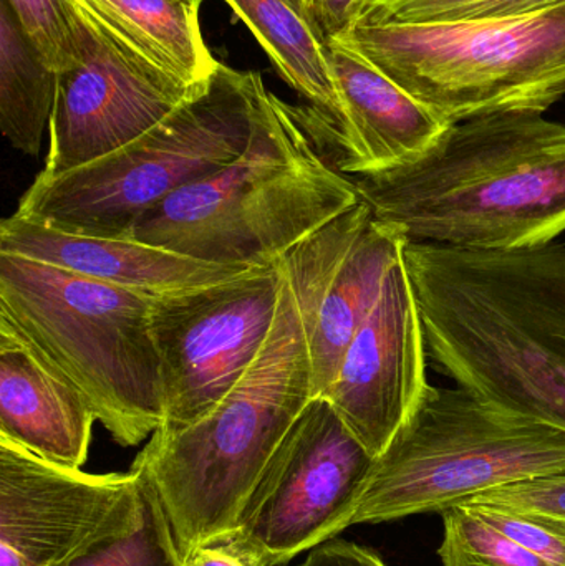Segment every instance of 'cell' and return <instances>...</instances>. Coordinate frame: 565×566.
Wrapping results in <instances>:
<instances>
[{
    "label": "cell",
    "mask_w": 565,
    "mask_h": 566,
    "mask_svg": "<svg viewBox=\"0 0 565 566\" xmlns=\"http://www.w3.org/2000/svg\"><path fill=\"white\" fill-rule=\"evenodd\" d=\"M435 371L565 431V244L474 251L408 242Z\"/></svg>",
    "instance_id": "cell-1"
},
{
    "label": "cell",
    "mask_w": 565,
    "mask_h": 566,
    "mask_svg": "<svg viewBox=\"0 0 565 566\" xmlns=\"http://www.w3.org/2000/svg\"><path fill=\"white\" fill-rule=\"evenodd\" d=\"M354 179L408 242L513 251L565 232V125L543 113L454 123L420 158Z\"/></svg>",
    "instance_id": "cell-2"
},
{
    "label": "cell",
    "mask_w": 565,
    "mask_h": 566,
    "mask_svg": "<svg viewBox=\"0 0 565 566\" xmlns=\"http://www.w3.org/2000/svg\"><path fill=\"white\" fill-rule=\"evenodd\" d=\"M311 399L307 336L284 275L274 325L238 385L195 424L155 432L133 462L158 497L185 565L199 547L234 535L269 459Z\"/></svg>",
    "instance_id": "cell-3"
},
{
    "label": "cell",
    "mask_w": 565,
    "mask_h": 566,
    "mask_svg": "<svg viewBox=\"0 0 565 566\" xmlns=\"http://www.w3.org/2000/svg\"><path fill=\"white\" fill-rule=\"evenodd\" d=\"M358 202L354 179L318 155L297 108L264 85L245 151L169 196L133 239L211 264L268 268Z\"/></svg>",
    "instance_id": "cell-4"
},
{
    "label": "cell",
    "mask_w": 565,
    "mask_h": 566,
    "mask_svg": "<svg viewBox=\"0 0 565 566\" xmlns=\"http://www.w3.org/2000/svg\"><path fill=\"white\" fill-rule=\"evenodd\" d=\"M0 322L82 391L123 448L163 424L148 293L0 252Z\"/></svg>",
    "instance_id": "cell-5"
},
{
    "label": "cell",
    "mask_w": 565,
    "mask_h": 566,
    "mask_svg": "<svg viewBox=\"0 0 565 566\" xmlns=\"http://www.w3.org/2000/svg\"><path fill=\"white\" fill-rule=\"evenodd\" d=\"M262 86L259 73L221 63L195 95L128 145L63 175L39 172L15 214L66 234L133 239L169 196L245 151Z\"/></svg>",
    "instance_id": "cell-6"
},
{
    "label": "cell",
    "mask_w": 565,
    "mask_h": 566,
    "mask_svg": "<svg viewBox=\"0 0 565 566\" xmlns=\"http://www.w3.org/2000/svg\"><path fill=\"white\" fill-rule=\"evenodd\" d=\"M331 42L448 125L494 113H544L565 96V3L483 22L355 23Z\"/></svg>",
    "instance_id": "cell-7"
},
{
    "label": "cell",
    "mask_w": 565,
    "mask_h": 566,
    "mask_svg": "<svg viewBox=\"0 0 565 566\" xmlns=\"http://www.w3.org/2000/svg\"><path fill=\"white\" fill-rule=\"evenodd\" d=\"M565 474V431L498 408L468 389L428 385L375 459L352 525L441 514L526 479Z\"/></svg>",
    "instance_id": "cell-8"
},
{
    "label": "cell",
    "mask_w": 565,
    "mask_h": 566,
    "mask_svg": "<svg viewBox=\"0 0 565 566\" xmlns=\"http://www.w3.org/2000/svg\"><path fill=\"white\" fill-rule=\"evenodd\" d=\"M282 283L278 262L226 281L151 295L165 406L156 434L195 424L238 385L271 333Z\"/></svg>",
    "instance_id": "cell-9"
},
{
    "label": "cell",
    "mask_w": 565,
    "mask_h": 566,
    "mask_svg": "<svg viewBox=\"0 0 565 566\" xmlns=\"http://www.w3.org/2000/svg\"><path fill=\"white\" fill-rule=\"evenodd\" d=\"M374 464V455L331 402L311 399L269 459L234 535L224 542L265 566H279L334 541L352 527Z\"/></svg>",
    "instance_id": "cell-10"
},
{
    "label": "cell",
    "mask_w": 565,
    "mask_h": 566,
    "mask_svg": "<svg viewBox=\"0 0 565 566\" xmlns=\"http://www.w3.org/2000/svg\"><path fill=\"white\" fill-rule=\"evenodd\" d=\"M73 3L80 56L75 66L56 73L42 176L63 175L128 145L206 83L191 85L159 69L82 3Z\"/></svg>",
    "instance_id": "cell-11"
},
{
    "label": "cell",
    "mask_w": 565,
    "mask_h": 566,
    "mask_svg": "<svg viewBox=\"0 0 565 566\" xmlns=\"http://www.w3.org/2000/svg\"><path fill=\"white\" fill-rule=\"evenodd\" d=\"M143 518L142 472L86 474L0 438V566H60Z\"/></svg>",
    "instance_id": "cell-12"
},
{
    "label": "cell",
    "mask_w": 565,
    "mask_h": 566,
    "mask_svg": "<svg viewBox=\"0 0 565 566\" xmlns=\"http://www.w3.org/2000/svg\"><path fill=\"white\" fill-rule=\"evenodd\" d=\"M407 244L398 229L378 221L360 199L279 261L307 336L312 399L331 388L347 346Z\"/></svg>",
    "instance_id": "cell-13"
},
{
    "label": "cell",
    "mask_w": 565,
    "mask_h": 566,
    "mask_svg": "<svg viewBox=\"0 0 565 566\" xmlns=\"http://www.w3.org/2000/svg\"><path fill=\"white\" fill-rule=\"evenodd\" d=\"M427 363L423 322L404 258L388 272L377 303L322 398L377 459L430 385Z\"/></svg>",
    "instance_id": "cell-14"
},
{
    "label": "cell",
    "mask_w": 565,
    "mask_h": 566,
    "mask_svg": "<svg viewBox=\"0 0 565 566\" xmlns=\"http://www.w3.org/2000/svg\"><path fill=\"white\" fill-rule=\"evenodd\" d=\"M325 49L341 113L315 148L335 171L357 178L400 168L447 132L448 123L362 56L337 43H325Z\"/></svg>",
    "instance_id": "cell-15"
},
{
    "label": "cell",
    "mask_w": 565,
    "mask_h": 566,
    "mask_svg": "<svg viewBox=\"0 0 565 566\" xmlns=\"http://www.w3.org/2000/svg\"><path fill=\"white\" fill-rule=\"evenodd\" d=\"M0 252L148 295L226 281L252 269L196 261L136 239L66 234L15 212L0 222Z\"/></svg>",
    "instance_id": "cell-16"
},
{
    "label": "cell",
    "mask_w": 565,
    "mask_h": 566,
    "mask_svg": "<svg viewBox=\"0 0 565 566\" xmlns=\"http://www.w3.org/2000/svg\"><path fill=\"white\" fill-rule=\"evenodd\" d=\"M95 422L82 391L0 322V438L53 464L82 469Z\"/></svg>",
    "instance_id": "cell-17"
},
{
    "label": "cell",
    "mask_w": 565,
    "mask_h": 566,
    "mask_svg": "<svg viewBox=\"0 0 565 566\" xmlns=\"http://www.w3.org/2000/svg\"><path fill=\"white\" fill-rule=\"evenodd\" d=\"M254 33L282 78L307 99L299 119L314 145L334 129L341 113L324 39L287 0H224Z\"/></svg>",
    "instance_id": "cell-18"
},
{
    "label": "cell",
    "mask_w": 565,
    "mask_h": 566,
    "mask_svg": "<svg viewBox=\"0 0 565 566\" xmlns=\"http://www.w3.org/2000/svg\"><path fill=\"white\" fill-rule=\"evenodd\" d=\"M116 36L182 82H208L221 62L202 39L199 9L185 0H76Z\"/></svg>",
    "instance_id": "cell-19"
},
{
    "label": "cell",
    "mask_w": 565,
    "mask_h": 566,
    "mask_svg": "<svg viewBox=\"0 0 565 566\" xmlns=\"http://www.w3.org/2000/svg\"><path fill=\"white\" fill-rule=\"evenodd\" d=\"M56 72L0 0V128L17 151L39 156L55 105Z\"/></svg>",
    "instance_id": "cell-20"
},
{
    "label": "cell",
    "mask_w": 565,
    "mask_h": 566,
    "mask_svg": "<svg viewBox=\"0 0 565 566\" xmlns=\"http://www.w3.org/2000/svg\"><path fill=\"white\" fill-rule=\"evenodd\" d=\"M561 3L565 0H364L355 23L447 25L483 22L530 15Z\"/></svg>",
    "instance_id": "cell-21"
},
{
    "label": "cell",
    "mask_w": 565,
    "mask_h": 566,
    "mask_svg": "<svg viewBox=\"0 0 565 566\" xmlns=\"http://www.w3.org/2000/svg\"><path fill=\"white\" fill-rule=\"evenodd\" d=\"M142 478V522L133 531L102 542L60 566H186L158 497L145 475Z\"/></svg>",
    "instance_id": "cell-22"
},
{
    "label": "cell",
    "mask_w": 565,
    "mask_h": 566,
    "mask_svg": "<svg viewBox=\"0 0 565 566\" xmlns=\"http://www.w3.org/2000/svg\"><path fill=\"white\" fill-rule=\"evenodd\" d=\"M443 566H554L481 521L467 505L441 512Z\"/></svg>",
    "instance_id": "cell-23"
},
{
    "label": "cell",
    "mask_w": 565,
    "mask_h": 566,
    "mask_svg": "<svg viewBox=\"0 0 565 566\" xmlns=\"http://www.w3.org/2000/svg\"><path fill=\"white\" fill-rule=\"evenodd\" d=\"M23 32L56 73L80 56L79 15L73 0H7Z\"/></svg>",
    "instance_id": "cell-24"
},
{
    "label": "cell",
    "mask_w": 565,
    "mask_h": 566,
    "mask_svg": "<svg viewBox=\"0 0 565 566\" xmlns=\"http://www.w3.org/2000/svg\"><path fill=\"white\" fill-rule=\"evenodd\" d=\"M467 505L474 515L554 566H565V522L494 504Z\"/></svg>",
    "instance_id": "cell-25"
},
{
    "label": "cell",
    "mask_w": 565,
    "mask_h": 566,
    "mask_svg": "<svg viewBox=\"0 0 565 566\" xmlns=\"http://www.w3.org/2000/svg\"><path fill=\"white\" fill-rule=\"evenodd\" d=\"M468 502L503 505L514 511L546 515L565 522V474L526 479L481 492ZM461 505V504H460Z\"/></svg>",
    "instance_id": "cell-26"
},
{
    "label": "cell",
    "mask_w": 565,
    "mask_h": 566,
    "mask_svg": "<svg viewBox=\"0 0 565 566\" xmlns=\"http://www.w3.org/2000/svg\"><path fill=\"white\" fill-rule=\"evenodd\" d=\"M362 2L364 0H311L308 19L327 43L354 25Z\"/></svg>",
    "instance_id": "cell-27"
},
{
    "label": "cell",
    "mask_w": 565,
    "mask_h": 566,
    "mask_svg": "<svg viewBox=\"0 0 565 566\" xmlns=\"http://www.w3.org/2000/svg\"><path fill=\"white\" fill-rule=\"evenodd\" d=\"M299 566H388L375 552L344 541L318 545Z\"/></svg>",
    "instance_id": "cell-28"
},
{
    "label": "cell",
    "mask_w": 565,
    "mask_h": 566,
    "mask_svg": "<svg viewBox=\"0 0 565 566\" xmlns=\"http://www.w3.org/2000/svg\"><path fill=\"white\" fill-rule=\"evenodd\" d=\"M186 566H265L259 558L252 557L231 542L199 547L186 562Z\"/></svg>",
    "instance_id": "cell-29"
},
{
    "label": "cell",
    "mask_w": 565,
    "mask_h": 566,
    "mask_svg": "<svg viewBox=\"0 0 565 566\" xmlns=\"http://www.w3.org/2000/svg\"><path fill=\"white\" fill-rule=\"evenodd\" d=\"M287 2L291 3V6L294 7V9H297L299 12L304 13L305 17H308L307 7H305V0H287Z\"/></svg>",
    "instance_id": "cell-30"
},
{
    "label": "cell",
    "mask_w": 565,
    "mask_h": 566,
    "mask_svg": "<svg viewBox=\"0 0 565 566\" xmlns=\"http://www.w3.org/2000/svg\"><path fill=\"white\" fill-rule=\"evenodd\" d=\"M185 2L191 3V6L198 7V9H201L202 2L205 0H185Z\"/></svg>",
    "instance_id": "cell-31"
},
{
    "label": "cell",
    "mask_w": 565,
    "mask_h": 566,
    "mask_svg": "<svg viewBox=\"0 0 565 566\" xmlns=\"http://www.w3.org/2000/svg\"><path fill=\"white\" fill-rule=\"evenodd\" d=\"M305 7H307V15H308V7H311V0H305Z\"/></svg>",
    "instance_id": "cell-32"
}]
</instances>
